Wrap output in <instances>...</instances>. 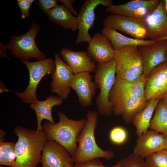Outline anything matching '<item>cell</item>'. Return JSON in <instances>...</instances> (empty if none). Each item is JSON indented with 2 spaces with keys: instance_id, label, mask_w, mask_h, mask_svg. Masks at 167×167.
Returning <instances> with one entry per match:
<instances>
[{
  "instance_id": "obj_30",
  "label": "cell",
  "mask_w": 167,
  "mask_h": 167,
  "mask_svg": "<svg viewBox=\"0 0 167 167\" xmlns=\"http://www.w3.org/2000/svg\"><path fill=\"white\" fill-rule=\"evenodd\" d=\"M34 1L33 0H17L22 19H25L29 16L30 7Z\"/></svg>"
},
{
  "instance_id": "obj_26",
  "label": "cell",
  "mask_w": 167,
  "mask_h": 167,
  "mask_svg": "<svg viewBox=\"0 0 167 167\" xmlns=\"http://www.w3.org/2000/svg\"><path fill=\"white\" fill-rule=\"evenodd\" d=\"M15 143L0 141V165L14 167L16 158Z\"/></svg>"
},
{
  "instance_id": "obj_1",
  "label": "cell",
  "mask_w": 167,
  "mask_h": 167,
  "mask_svg": "<svg viewBox=\"0 0 167 167\" xmlns=\"http://www.w3.org/2000/svg\"><path fill=\"white\" fill-rule=\"evenodd\" d=\"M146 75L143 74L136 79L129 81L116 75L109 100L114 115L122 116L127 124L132 122L134 116L146 106L144 86Z\"/></svg>"
},
{
  "instance_id": "obj_31",
  "label": "cell",
  "mask_w": 167,
  "mask_h": 167,
  "mask_svg": "<svg viewBox=\"0 0 167 167\" xmlns=\"http://www.w3.org/2000/svg\"><path fill=\"white\" fill-rule=\"evenodd\" d=\"M58 4L56 0H39L38 3L39 7L44 13H47Z\"/></svg>"
},
{
  "instance_id": "obj_22",
  "label": "cell",
  "mask_w": 167,
  "mask_h": 167,
  "mask_svg": "<svg viewBox=\"0 0 167 167\" xmlns=\"http://www.w3.org/2000/svg\"><path fill=\"white\" fill-rule=\"evenodd\" d=\"M47 14L50 20L64 29H70L73 32L78 30L77 17L74 16L64 5L58 4L50 10Z\"/></svg>"
},
{
  "instance_id": "obj_41",
  "label": "cell",
  "mask_w": 167,
  "mask_h": 167,
  "mask_svg": "<svg viewBox=\"0 0 167 167\" xmlns=\"http://www.w3.org/2000/svg\"><path fill=\"white\" fill-rule=\"evenodd\" d=\"M110 167H121V166L119 162H118L115 165Z\"/></svg>"
},
{
  "instance_id": "obj_5",
  "label": "cell",
  "mask_w": 167,
  "mask_h": 167,
  "mask_svg": "<svg viewBox=\"0 0 167 167\" xmlns=\"http://www.w3.org/2000/svg\"><path fill=\"white\" fill-rule=\"evenodd\" d=\"M94 72V82L100 89L95 101L98 112L102 115L110 116L112 113V109L109 96L116 75L114 60L106 62L97 63Z\"/></svg>"
},
{
  "instance_id": "obj_37",
  "label": "cell",
  "mask_w": 167,
  "mask_h": 167,
  "mask_svg": "<svg viewBox=\"0 0 167 167\" xmlns=\"http://www.w3.org/2000/svg\"><path fill=\"white\" fill-rule=\"evenodd\" d=\"M5 131L2 130L0 131V141H2L4 139V136L5 134Z\"/></svg>"
},
{
  "instance_id": "obj_18",
  "label": "cell",
  "mask_w": 167,
  "mask_h": 167,
  "mask_svg": "<svg viewBox=\"0 0 167 167\" xmlns=\"http://www.w3.org/2000/svg\"><path fill=\"white\" fill-rule=\"evenodd\" d=\"M166 136L156 131L148 130L138 137L133 153L144 159L154 153L165 149Z\"/></svg>"
},
{
  "instance_id": "obj_24",
  "label": "cell",
  "mask_w": 167,
  "mask_h": 167,
  "mask_svg": "<svg viewBox=\"0 0 167 167\" xmlns=\"http://www.w3.org/2000/svg\"><path fill=\"white\" fill-rule=\"evenodd\" d=\"M160 101L153 99L148 101L145 107L133 117L132 122L136 128L135 134L138 137L148 130L153 113Z\"/></svg>"
},
{
  "instance_id": "obj_8",
  "label": "cell",
  "mask_w": 167,
  "mask_h": 167,
  "mask_svg": "<svg viewBox=\"0 0 167 167\" xmlns=\"http://www.w3.org/2000/svg\"><path fill=\"white\" fill-rule=\"evenodd\" d=\"M26 66L29 73V84L23 92L15 93L25 104H32L38 100L36 92L41 79L46 75H52L55 69L54 60L50 58L36 62L21 61Z\"/></svg>"
},
{
  "instance_id": "obj_4",
  "label": "cell",
  "mask_w": 167,
  "mask_h": 167,
  "mask_svg": "<svg viewBox=\"0 0 167 167\" xmlns=\"http://www.w3.org/2000/svg\"><path fill=\"white\" fill-rule=\"evenodd\" d=\"M58 114L59 122L52 124L47 121L42 126L43 130L48 140L60 144L72 157L78 148L77 138L86 124V119H70L61 111H58Z\"/></svg>"
},
{
  "instance_id": "obj_11",
  "label": "cell",
  "mask_w": 167,
  "mask_h": 167,
  "mask_svg": "<svg viewBox=\"0 0 167 167\" xmlns=\"http://www.w3.org/2000/svg\"><path fill=\"white\" fill-rule=\"evenodd\" d=\"M55 71L50 84L51 91L62 100L67 99L71 91L70 84L74 73L70 67L61 58L60 55H54Z\"/></svg>"
},
{
  "instance_id": "obj_16",
  "label": "cell",
  "mask_w": 167,
  "mask_h": 167,
  "mask_svg": "<svg viewBox=\"0 0 167 167\" xmlns=\"http://www.w3.org/2000/svg\"><path fill=\"white\" fill-rule=\"evenodd\" d=\"M88 72L74 74L70 87L75 92L81 106H91L97 87L92 80V75Z\"/></svg>"
},
{
  "instance_id": "obj_19",
  "label": "cell",
  "mask_w": 167,
  "mask_h": 167,
  "mask_svg": "<svg viewBox=\"0 0 167 167\" xmlns=\"http://www.w3.org/2000/svg\"><path fill=\"white\" fill-rule=\"evenodd\" d=\"M88 44L87 52L96 63H105L114 59L113 47L109 40L102 33L95 34Z\"/></svg>"
},
{
  "instance_id": "obj_15",
  "label": "cell",
  "mask_w": 167,
  "mask_h": 167,
  "mask_svg": "<svg viewBox=\"0 0 167 167\" xmlns=\"http://www.w3.org/2000/svg\"><path fill=\"white\" fill-rule=\"evenodd\" d=\"M40 167H64L69 164L73 165L72 157L67 151L57 142L48 140L42 151Z\"/></svg>"
},
{
  "instance_id": "obj_9",
  "label": "cell",
  "mask_w": 167,
  "mask_h": 167,
  "mask_svg": "<svg viewBox=\"0 0 167 167\" xmlns=\"http://www.w3.org/2000/svg\"><path fill=\"white\" fill-rule=\"evenodd\" d=\"M101 5L107 7L113 5L111 0H87L81 6L77 16L78 30L75 44L78 45L83 42L88 44L92 37L89 31L93 26L95 19L96 8Z\"/></svg>"
},
{
  "instance_id": "obj_23",
  "label": "cell",
  "mask_w": 167,
  "mask_h": 167,
  "mask_svg": "<svg viewBox=\"0 0 167 167\" xmlns=\"http://www.w3.org/2000/svg\"><path fill=\"white\" fill-rule=\"evenodd\" d=\"M101 33L109 40L114 50L128 46L149 45L156 41L149 39L142 40L129 37L111 28L105 26L103 28Z\"/></svg>"
},
{
  "instance_id": "obj_29",
  "label": "cell",
  "mask_w": 167,
  "mask_h": 167,
  "mask_svg": "<svg viewBox=\"0 0 167 167\" xmlns=\"http://www.w3.org/2000/svg\"><path fill=\"white\" fill-rule=\"evenodd\" d=\"M119 162L121 167H148L143 158L133 153Z\"/></svg>"
},
{
  "instance_id": "obj_40",
  "label": "cell",
  "mask_w": 167,
  "mask_h": 167,
  "mask_svg": "<svg viewBox=\"0 0 167 167\" xmlns=\"http://www.w3.org/2000/svg\"><path fill=\"white\" fill-rule=\"evenodd\" d=\"M164 1L165 3V8L167 15V0H164Z\"/></svg>"
},
{
  "instance_id": "obj_2",
  "label": "cell",
  "mask_w": 167,
  "mask_h": 167,
  "mask_svg": "<svg viewBox=\"0 0 167 167\" xmlns=\"http://www.w3.org/2000/svg\"><path fill=\"white\" fill-rule=\"evenodd\" d=\"M14 132L18 140L15 143L16 158L14 167H36L40 162L41 153L48 140L44 131L17 126Z\"/></svg>"
},
{
  "instance_id": "obj_39",
  "label": "cell",
  "mask_w": 167,
  "mask_h": 167,
  "mask_svg": "<svg viewBox=\"0 0 167 167\" xmlns=\"http://www.w3.org/2000/svg\"><path fill=\"white\" fill-rule=\"evenodd\" d=\"M167 40V35L157 40L156 41L159 40Z\"/></svg>"
},
{
  "instance_id": "obj_42",
  "label": "cell",
  "mask_w": 167,
  "mask_h": 167,
  "mask_svg": "<svg viewBox=\"0 0 167 167\" xmlns=\"http://www.w3.org/2000/svg\"><path fill=\"white\" fill-rule=\"evenodd\" d=\"M64 167H72V165L69 164H67Z\"/></svg>"
},
{
  "instance_id": "obj_36",
  "label": "cell",
  "mask_w": 167,
  "mask_h": 167,
  "mask_svg": "<svg viewBox=\"0 0 167 167\" xmlns=\"http://www.w3.org/2000/svg\"><path fill=\"white\" fill-rule=\"evenodd\" d=\"M161 100L167 108V95Z\"/></svg>"
},
{
  "instance_id": "obj_3",
  "label": "cell",
  "mask_w": 167,
  "mask_h": 167,
  "mask_svg": "<svg viewBox=\"0 0 167 167\" xmlns=\"http://www.w3.org/2000/svg\"><path fill=\"white\" fill-rule=\"evenodd\" d=\"M98 112L95 110L89 111L86 114V123L77 138L78 148L72 157L75 165L94 159L110 160L115 156L112 151L103 150L96 142L95 132L98 122Z\"/></svg>"
},
{
  "instance_id": "obj_34",
  "label": "cell",
  "mask_w": 167,
  "mask_h": 167,
  "mask_svg": "<svg viewBox=\"0 0 167 167\" xmlns=\"http://www.w3.org/2000/svg\"><path fill=\"white\" fill-rule=\"evenodd\" d=\"M8 50L6 45H4L0 42V57L2 58L5 57L8 59H10V58L7 56V51Z\"/></svg>"
},
{
  "instance_id": "obj_38",
  "label": "cell",
  "mask_w": 167,
  "mask_h": 167,
  "mask_svg": "<svg viewBox=\"0 0 167 167\" xmlns=\"http://www.w3.org/2000/svg\"><path fill=\"white\" fill-rule=\"evenodd\" d=\"M165 149L167 151V136H166L165 139Z\"/></svg>"
},
{
  "instance_id": "obj_20",
  "label": "cell",
  "mask_w": 167,
  "mask_h": 167,
  "mask_svg": "<svg viewBox=\"0 0 167 167\" xmlns=\"http://www.w3.org/2000/svg\"><path fill=\"white\" fill-rule=\"evenodd\" d=\"M60 54L64 62L70 67L74 74L94 71L96 64L92 60L87 52L74 51L63 48Z\"/></svg>"
},
{
  "instance_id": "obj_13",
  "label": "cell",
  "mask_w": 167,
  "mask_h": 167,
  "mask_svg": "<svg viewBox=\"0 0 167 167\" xmlns=\"http://www.w3.org/2000/svg\"><path fill=\"white\" fill-rule=\"evenodd\" d=\"M160 0H133L125 4L112 5L105 11L113 14L134 17L144 20L156 7Z\"/></svg>"
},
{
  "instance_id": "obj_17",
  "label": "cell",
  "mask_w": 167,
  "mask_h": 167,
  "mask_svg": "<svg viewBox=\"0 0 167 167\" xmlns=\"http://www.w3.org/2000/svg\"><path fill=\"white\" fill-rule=\"evenodd\" d=\"M149 40L156 41L167 35V15L164 0L159 4L144 19Z\"/></svg>"
},
{
  "instance_id": "obj_10",
  "label": "cell",
  "mask_w": 167,
  "mask_h": 167,
  "mask_svg": "<svg viewBox=\"0 0 167 167\" xmlns=\"http://www.w3.org/2000/svg\"><path fill=\"white\" fill-rule=\"evenodd\" d=\"M103 24L104 26L119 30L133 38L142 40L148 38L147 27L142 19L112 14L105 19Z\"/></svg>"
},
{
  "instance_id": "obj_32",
  "label": "cell",
  "mask_w": 167,
  "mask_h": 167,
  "mask_svg": "<svg viewBox=\"0 0 167 167\" xmlns=\"http://www.w3.org/2000/svg\"><path fill=\"white\" fill-rule=\"evenodd\" d=\"M72 167H108L104 165L98 159L89 160L79 165L72 166Z\"/></svg>"
},
{
  "instance_id": "obj_7",
  "label": "cell",
  "mask_w": 167,
  "mask_h": 167,
  "mask_svg": "<svg viewBox=\"0 0 167 167\" xmlns=\"http://www.w3.org/2000/svg\"><path fill=\"white\" fill-rule=\"evenodd\" d=\"M116 75L122 79L134 80L143 74V65L138 46H128L114 50Z\"/></svg>"
},
{
  "instance_id": "obj_12",
  "label": "cell",
  "mask_w": 167,
  "mask_h": 167,
  "mask_svg": "<svg viewBox=\"0 0 167 167\" xmlns=\"http://www.w3.org/2000/svg\"><path fill=\"white\" fill-rule=\"evenodd\" d=\"M147 101L161 100L167 95V61L158 65L146 76L144 86Z\"/></svg>"
},
{
  "instance_id": "obj_35",
  "label": "cell",
  "mask_w": 167,
  "mask_h": 167,
  "mask_svg": "<svg viewBox=\"0 0 167 167\" xmlns=\"http://www.w3.org/2000/svg\"><path fill=\"white\" fill-rule=\"evenodd\" d=\"M11 91L6 88L4 85L3 81H1L0 84V93H2L3 92H9Z\"/></svg>"
},
{
  "instance_id": "obj_43",
  "label": "cell",
  "mask_w": 167,
  "mask_h": 167,
  "mask_svg": "<svg viewBox=\"0 0 167 167\" xmlns=\"http://www.w3.org/2000/svg\"><path fill=\"white\" fill-rule=\"evenodd\" d=\"M166 58H167V51L166 53Z\"/></svg>"
},
{
  "instance_id": "obj_27",
  "label": "cell",
  "mask_w": 167,
  "mask_h": 167,
  "mask_svg": "<svg viewBox=\"0 0 167 167\" xmlns=\"http://www.w3.org/2000/svg\"><path fill=\"white\" fill-rule=\"evenodd\" d=\"M148 167H167V151L164 149L154 153L146 158Z\"/></svg>"
},
{
  "instance_id": "obj_25",
  "label": "cell",
  "mask_w": 167,
  "mask_h": 167,
  "mask_svg": "<svg viewBox=\"0 0 167 167\" xmlns=\"http://www.w3.org/2000/svg\"><path fill=\"white\" fill-rule=\"evenodd\" d=\"M149 128L167 136V108L161 100L156 107Z\"/></svg>"
},
{
  "instance_id": "obj_6",
  "label": "cell",
  "mask_w": 167,
  "mask_h": 167,
  "mask_svg": "<svg viewBox=\"0 0 167 167\" xmlns=\"http://www.w3.org/2000/svg\"><path fill=\"white\" fill-rule=\"evenodd\" d=\"M40 31L39 24L34 21L26 33L20 36H11L6 45L10 54L21 61H28L32 58L38 60L45 59V54L39 50L36 43V37Z\"/></svg>"
},
{
  "instance_id": "obj_28",
  "label": "cell",
  "mask_w": 167,
  "mask_h": 167,
  "mask_svg": "<svg viewBox=\"0 0 167 167\" xmlns=\"http://www.w3.org/2000/svg\"><path fill=\"white\" fill-rule=\"evenodd\" d=\"M109 138L113 143L120 145L124 143L127 138V133L123 127L116 126L111 129L109 134Z\"/></svg>"
},
{
  "instance_id": "obj_33",
  "label": "cell",
  "mask_w": 167,
  "mask_h": 167,
  "mask_svg": "<svg viewBox=\"0 0 167 167\" xmlns=\"http://www.w3.org/2000/svg\"><path fill=\"white\" fill-rule=\"evenodd\" d=\"M58 2L62 4L70 11L75 15L78 16V14L75 10L73 6V3L75 1L74 0H58Z\"/></svg>"
},
{
  "instance_id": "obj_21",
  "label": "cell",
  "mask_w": 167,
  "mask_h": 167,
  "mask_svg": "<svg viewBox=\"0 0 167 167\" xmlns=\"http://www.w3.org/2000/svg\"><path fill=\"white\" fill-rule=\"evenodd\" d=\"M63 101L57 96L50 95L44 101H40L38 100L30 104V108L35 111L36 115L37 131L43 130L41 125L43 120L46 119L52 124L55 123L52 114V109L54 106L61 105Z\"/></svg>"
},
{
  "instance_id": "obj_14",
  "label": "cell",
  "mask_w": 167,
  "mask_h": 167,
  "mask_svg": "<svg viewBox=\"0 0 167 167\" xmlns=\"http://www.w3.org/2000/svg\"><path fill=\"white\" fill-rule=\"evenodd\" d=\"M138 47L143 61V74L146 76L156 66L167 61V40L156 41L153 44Z\"/></svg>"
}]
</instances>
